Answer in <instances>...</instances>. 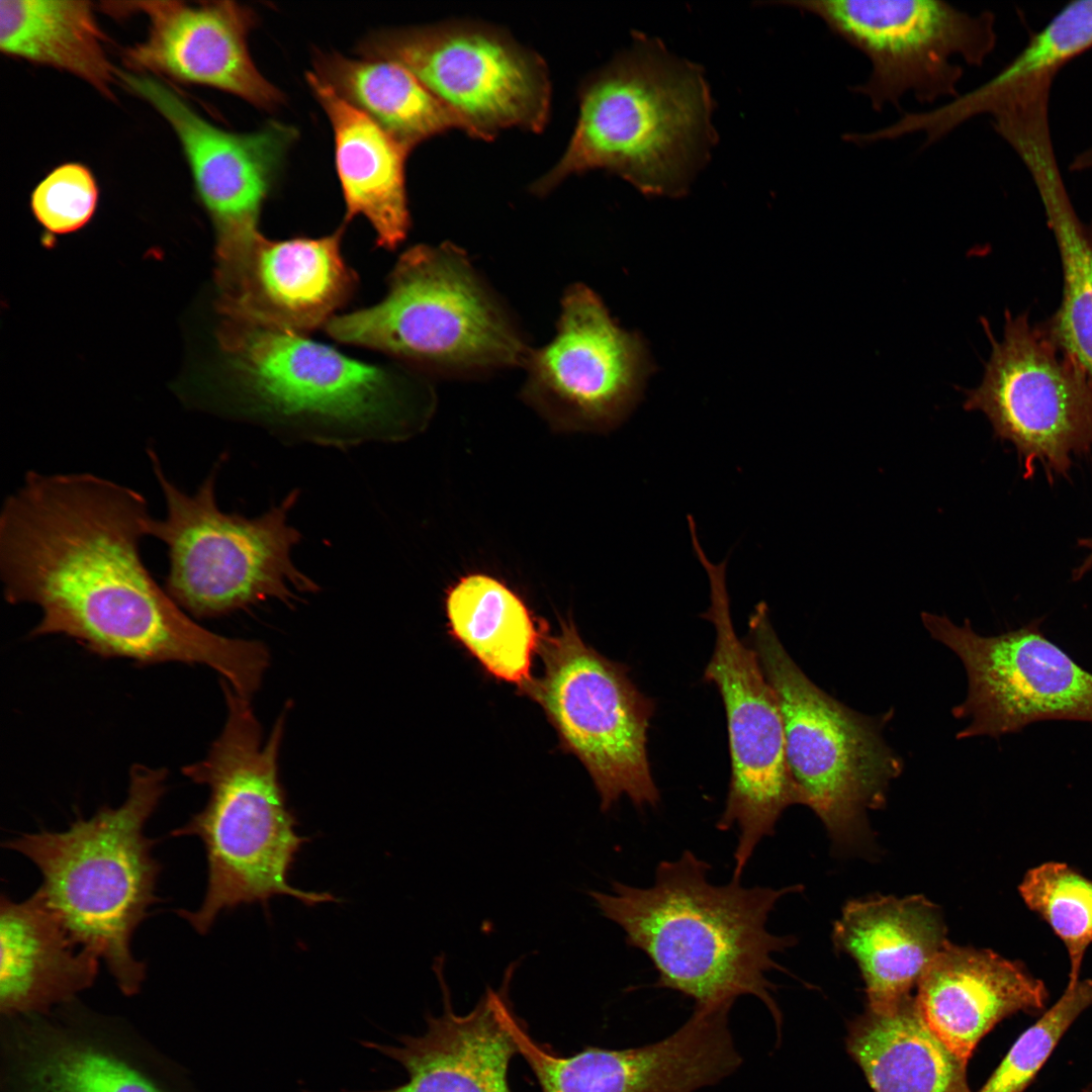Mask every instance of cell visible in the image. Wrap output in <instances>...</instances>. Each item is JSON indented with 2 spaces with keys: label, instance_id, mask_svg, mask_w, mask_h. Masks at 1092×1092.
Listing matches in <instances>:
<instances>
[{
  "label": "cell",
  "instance_id": "obj_1",
  "mask_svg": "<svg viewBox=\"0 0 1092 1092\" xmlns=\"http://www.w3.org/2000/svg\"><path fill=\"white\" fill-rule=\"evenodd\" d=\"M151 520L146 497L110 479L27 472L0 513L4 599L40 609L33 637L62 634L142 664H203L251 699L267 647L200 626L156 581L141 552Z\"/></svg>",
  "mask_w": 1092,
  "mask_h": 1092
},
{
  "label": "cell",
  "instance_id": "obj_2",
  "mask_svg": "<svg viewBox=\"0 0 1092 1092\" xmlns=\"http://www.w3.org/2000/svg\"><path fill=\"white\" fill-rule=\"evenodd\" d=\"M710 870L686 849L657 864L649 887L613 882L611 892L587 895L622 928L626 943L650 960L658 974L656 987L693 999L696 1008L732 1007L738 997L754 996L780 1029L782 1014L768 974L784 971L774 954L796 938L776 935L766 925L777 903L802 886L744 887L733 878L715 885Z\"/></svg>",
  "mask_w": 1092,
  "mask_h": 1092
},
{
  "label": "cell",
  "instance_id": "obj_3",
  "mask_svg": "<svg viewBox=\"0 0 1092 1092\" xmlns=\"http://www.w3.org/2000/svg\"><path fill=\"white\" fill-rule=\"evenodd\" d=\"M226 719L206 756L182 768L193 783L208 788L203 809L174 836H196L203 843L207 886L196 910H179L200 934L207 933L224 911L287 895L312 907L338 902L329 892L289 884L288 876L308 837L296 832L298 821L288 807L279 778V753L287 711L278 716L266 741L251 700L220 680Z\"/></svg>",
  "mask_w": 1092,
  "mask_h": 1092
},
{
  "label": "cell",
  "instance_id": "obj_4",
  "mask_svg": "<svg viewBox=\"0 0 1092 1092\" xmlns=\"http://www.w3.org/2000/svg\"><path fill=\"white\" fill-rule=\"evenodd\" d=\"M703 68L636 33L630 49L592 74L555 166L532 185L545 195L566 177L604 169L647 196L685 194L717 136Z\"/></svg>",
  "mask_w": 1092,
  "mask_h": 1092
},
{
  "label": "cell",
  "instance_id": "obj_5",
  "mask_svg": "<svg viewBox=\"0 0 1092 1092\" xmlns=\"http://www.w3.org/2000/svg\"><path fill=\"white\" fill-rule=\"evenodd\" d=\"M242 390L241 414L276 436L350 448L421 428L432 391L303 335L225 318L219 333Z\"/></svg>",
  "mask_w": 1092,
  "mask_h": 1092
},
{
  "label": "cell",
  "instance_id": "obj_6",
  "mask_svg": "<svg viewBox=\"0 0 1092 1092\" xmlns=\"http://www.w3.org/2000/svg\"><path fill=\"white\" fill-rule=\"evenodd\" d=\"M167 769L134 764L125 800L77 818L66 830L24 833L4 843L38 869L36 890L72 939L95 952L120 992L136 995L147 967L131 939L156 894L161 866L145 828L166 792Z\"/></svg>",
  "mask_w": 1092,
  "mask_h": 1092
},
{
  "label": "cell",
  "instance_id": "obj_7",
  "mask_svg": "<svg viewBox=\"0 0 1092 1092\" xmlns=\"http://www.w3.org/2000/svg\"><path fill=\"white\" fill-rule=\"evenodd\" d=\"M326 331L339 342L451 375L524 365L531 351L466 254L447 243L408 249L382 300L334 316Z\"/></svg>",
  "mask_w": 1092,
  "mask_h": 1092
},
{
  "label": "cell",
  "instance_id": "obj_8",
  "mask_svg": "<svg viewBox=\"0 0 1092 1092\" xmlns=\"http://www.w3.org/2000/svg\"><path fill=\"white\" fill-rule=\"evenodd\" d=\"M748 629L779 702L800 804L817 815L835 846L867 848V811L883 807L890 783L903 768L882 735L888 718L853 711L818 688L783 646L765 603L754 607Z\"/></svg>",
  "mask_w": 1092,
  "mask_h": 1092
},
{
  "label": "cell",
  "instance_id": "obj_9",
  "mask_svg": "<svg viewBox=\"0 0 1092 1092\" xmlns=\"http://www.w3.org/2000/svg\"><path fill=\"white\" fill-rule=\"evenodd\" d=\"M148 453L166 504L149 536L165 544V588L190 617L218 618L270 599L293 606L300 595L317 592L291 556L301 534L287 517L298 490L254 518L226 513L215 494L220 462L188 493L167 477L155 450Z\"/></svg>",
  "mask_w": 1092,
  "mask_h": 1092
},
{
  "label": "cell",
  "instance_id": "obj_10",
  "mask_svg": "<svg viewBox=\"0 0 1092 1092\" xmlns=\"http://www.w3.org/2000/svg\"><path fill=\"white\" fill-rule=\"evenodd\" d=\"M541 677L523 692L538 703L565 750L588 771L609 811L622 796L637 808L656 807L659 791L647 752V732L654 712L628 668L585 644L571 621L557 634L541 638Z\"/></svg>",
  "mask_w": 1092,
  "mask_h": 1092
},
{
  "label": "cell",
  "instance_id": "obj_11",
  "mask_svg": "<svg viewBox=\"0 0 1092 1092\" xmlns=\"http://www.w3.org/2000/svg\"><path fill=\"white\" fill-rule=\"evenodd\" d=\"M818 17L870 63L849 89L877 112L961 94L964 66L980 67L997 44L996 16L940 0H805L783 2Z\"/></svg>",
  "mask_w": 1092,
  "mask_h": 1092
},
{
  "label": "cell",
  "instance_id": "obj_12",
  "mask_svg": "<svg viewBox=\"0 0 1092 1092\" xmlns=\"http://www.w3.org/2000/svg\"><path fill=\"white\" fill-rule=\"evenodd\" d=\"M693 547L710 579L711 605L703 617L716 630L704 679L716 687L723 702L731 763L725 808L716 827L738 829L732 878L740 880L757 845L775 833L783 812L800 799L787 762L777 696L755 650L733 627L726 560L714 564L699 542Z\"/></svg>",
  "mask_w": 1092,
  "mask_h": 1092
},
{
  "label": "cell",
  "instance_id": "obj_13",
  "mask_svg": "<svg viewBox=\"0 0 1092 1092\" xmlns=\"http://www.w3.org/2000/svg\"><path fill=\"white\" fill-rule=\"evenodd\" d=\"M359 52L408 70L466 122L472 138L489 140L512 127L538 132L548 121L545 63L492 26L451 21L389 29L371 34Z\"/></svg>",
  "mask_w": 1092,
  "mask_h": 1092
},
{
  "label": "cell",
  "instance_id": "obj_14",
  "mask_svg": "<svg viewBox=\"0 0 1092 1092\" xmlns=\"http://www.w3.org/2000/svg\"><path fill=\"white\" fill-rule=\"evenodd\" d=\"M992 345L980 385L962 389L966 411L982 412L995 436L1011 442L1029 477L1066 475L1075 454L1092 446V377L1055 341L1045 325L1006 311L1003 338Z\"/></svg>",
  "mask_w": 1092,
  "mask_h": 1092
},
{
  "label": "cell",
  "instance_id": "obj_15",
  "mask_svg": "<svg viewBox=\"0 0 1092 1092\" xmlns=\"http://www.w3.org/2000/svg\"><path fill=\"white\" fill-rule=\"evenodd\" d=\"M0 1092H195L186 1069L125 1018L77 998L1 1016Z\"/></svg>",
  "mask_w": 1092,
  "mask_h": 1092
},
{
  "label": "cell",
  "instance_id": "obj_16",
  "mask_svg": "<svg viewBox=\"0 0 1092 1092\" xmlns=\"http://www.w3.org/2000/svg\"><path fill=\"white\" fill-rule=\"evenodd\" d=\"M931 637L962 660L966 700L954 707L970 723L957 737H999L1046 720L1092 722V673L1050 641L1038 624L996 636L976 633L947 617L922 613Z\"/></svg>",
  "mask_w": 1092,
  "mask_h": 1092
},
{
  "label": "cell",
  "instance_id": "obj_17",
  "mask_svg": "<svg viewBox=\"0 0 1092 1092\" xmlns=\"http://www.w3.org/2000/svg\"><path fill=\"white\" fill-rule=\"evenodd\" d=\"M524 366L529 402L559 425L598 431L630 413L647 371L640 340L620 329L582 284L566 290L555 336L531 350Z\"/></svg>",
  "mask_w": 1092,
  "mask_h": 1092
},
{
  "label": "cell",
  "instance_id": "obj_18",
  "mask_svg": "<svg viewBox=\"0 0 1092 1092\" xmlns=\"http://www.w3.org/2000/svg\"><path fill=\"white\" fill-rule=\"evenodd\" d=\"M730 1007L695 1008L666 1037L636 1048L585 1046L563 1057L534 1039L505 1007V1018L541 1092H695L733 1074L742 1058L729 1027Z\"/></svg>",
  "mask_w": 1092,
  "mask_h": 1092
},
{
  "label": "cell",
  "instance_id": "obj_19",
  "mask_svg": "<svg viewBox=\"0 0 1092 1092\" xmlns=\"http://www.w3.org/2000/svg\"><path fill=\"white\" fill-rule=\"evenodd\" d=\"M118 77L176 133L195 192L214 224L216 246L260 233L263 204L279 178L296 130L278 121L250 132L226 130L205 119L170 85L154 76L119 73Z\"/></svg>",
  "mask_w": 1092,
  "mask_h": 1092
},
{
  "label": "cell",
  "instance_id": "obj_20",
  "mask_svg": "<svg viewBox=\"0 0 1092 1092\" xmlns=\"http://www.w3.org/2000/svg\"><path fill=\"white\" fill-rule=\"evenodd\" d=\"M343 229L317 238L261 235L216 247L219 309L230 320L304 335L334 317L357 275L341 253Z\"/></svg>",
  "mask_w": 1092,
  "mask_h": 1092
},
{
  "label": "cell",
  "instance_id": "obj_21",
  "mask_svg": "<svg viewBox=\"0 0 1092 1092\" xmlns=\"http://www.w3.org/2000/svg\"><path fill=\"white\" fill-rule=\"evenodd\" d=\"M112 14L143 12L149 21L144 41L125 50L126 66L138 74L208 86L252 105L273 110L283 94L256 68L248 34L256 15L234 1L109 2Z\"/></svg>",
  "mask_w": 1092,
  "mask_h": 1092
},
{
  "label": "cell",
  "instance_id": "obj_22",
  "mask_svg": "<svg viewBox=\"0 0 1092 1092\" xmlns=\"http://www.w3.org/2000/svg\"><path fill=\"white\" fill-rule=\"evenodd\" d=\"M521 960L508 966L498 989L487 987L474 1008L460 1015L453 1009L445 980V956H437L433 971L442 991L443 1012L428 1013L425 1032L401 1035L397 1044L363 1042L398 1063L407 1081L365 1092H512L508 1073L518 1048L505 1007Z\"/></svg>",
  "mask_w": 1092,
  "mask_h": 1092
},
{
  "label": "cell",
  "instance_id": "obj_23",
  "mask_svg": "<svg viewBox=\"0 0 1092 1092\" xmlns=\"http://www.w3.org/2000/svg\"><path fill=\"white\" fill-rule=\"evenodd\" d=\"M915 1003L934 1035L962 1062L1006 1016L1044 1007V984L1023 966L990 949L949 942L918 983Z\"/></svg>",
  "mask_w": 1092,
  "mask_h": 1092
},
{
  "label": "cell",
  "instance_id": "obj_24",
  "mask_svg": "<svg viewBox=\"0 0 1092 1092\" xmlns=\"http://www.w3.org/2000/svg\"><path fill=\"white\" fill-rule=\"evenodd\" d=\"M835 948L857 964L872 1011L910 996L948 942L937 905L923 896H874L848 901L833 927Z\"/></svg>",
  "mask_w": 1092,
  "mask_h": 1092
},
{
  "label": "cell",
  "instance_id": "obj_25",
  "mask_svg": "<svg viewBox=\"0 0 1092 1092\" xmlns=\"http://www.w3.org/2000/svg\"><path fill=\"white\" fill-rule=\"evenodd\" d=\"M0 1014L47 1013L78 998L98 974L100 959L76 943L35 891L0 903Z\"/></svg>",
  "mask_w": 1092,
  "mask_h": 1092
},
{
  "label": "cell",
  "instance_id": "obj_26",
  "mask_svg": "<svg viewBox=\"0 0 1092 1092\" xmlns=\"http://www.w3.org/2000/svg\"><path fill=\"white\" fill-rule=\"evenodd\" d=\"M306 79L333 128L346 218L363 215L373 226L377 244L395 249L411 224L405 191V160L411 150L314 72L307 73Z\"/></svg>",
  "mask_w": 1092,
  "mask_h": 1092
},
{
  "label": "cell",
  "instance_id": "obj_27",
  "mask_svg": "<svg viewBox=\"0 0 1092 1092\" xmlns=\"http://www.w3.org/2000/svg\"><path fill=\"white\" fill-rule=\"evenodd\" d=\"M1015 154L1037 190L1061 256L1062 300L1044 325L1092 377V225L1084 223L1074 209L1050 133L1025 135Z\"/></svg>",
  "mask_w": 1092,
  "mask_h": 1092
},
{
  "label": "cell",
  "instance_id": "obj_28",
  "mask_svg": "<svg viewBox=\"0 0 1092 1092\" xmlns=\"http://www.w3.org/2000/svg\"><path fill=\"white\" fill-rule=\"evenodd\" d=\"M1092 49V0L1066 4L993 77L941 105L907 112L905 135L922 134V149L940 142L966 122L989 115L1009 96L1032 82L1055 79L1071 60Z\"/></svg>",
  "mask_w": 1092,
  "mask_h": 1092
},
{
  "label": "cell",
  "instance_id": "obj_29",
  "mask_svg": "<svg viewBox=\"0 0 1092 1092\" xmlns=\"http://www.w3.org/2000/svg\"><path fill=\"white\" fill-rule=\"evenodd\" d=\"M846 1043L875 1092H970L967 1064L928 1028L911 996L888 1011L868 1009Z\"/></svg>",
  "mask_w": 1092,
  "mask_h": 1092
},
{
  "label": "cell",
  "instance_id": "obj_30",
  "mask_svg": "<svg viewBox=\"0 0 1092 1092\" xmlns=\"http://www.w3.org/2000/svg\"><path fill=\"white\" fill-rule=\"evenodd\" d=\"M451 636L493 677L525 690L544 634L524 600L500 579L474 572L447 590Z\"/></svg>",
  "mask_w": 1092,
  "mask_h": 1092
},
{
  "label": "cell",
  "instance_id": "obj_31",
  "mask_svg": "<svg viewBox=\"0 0 1092 1092\" xmlns=\"http://www.w3.org/2000/svg\"><path fill=\"white\" fill-rule=\"evenodd\" d=\"M89 1L0 2V50L33 64L71 73L109 97L118 76Z\"/></svg>",
  "mask_w": 1092,
  "mask_h": 1092
},
{
  "label": "cell",
  "instance_id": "obj_32",
  "mask_svg": "<svg viewBox=\"0 0 1092 1092\" xmlns=\"http://www.w3.org/2000/svg\"><path fill=\"white\" fill-rule=\"evenodd\" d=\"M314 73L411 151L450 129L470 135L466 122L397 63L324 54Z\"/></svg>",
  "mask_w": 1092,
  "mask_h": 1092
},
{
  "label": "cell",
  "instance_id": "obj_33",
  "mask_svg": "<svg viewBox=\"0 0 1092 1092\" xmlns=\"http://www.w3.org/2000/svg\"><path fill=\"white\" fill-rule=\"evenodd\" d=\"M1019 893L1065 943L1071 963L1068 984L1076 983L1092 942V881L1066 863L1049 861L1026 873Z\"/></svg>",
  "mask_w": 1092,
  "mask_h": 1092
},
{
  "label": "cell",
  "instance_id": "obj_34",
  "mask_svg": "<svg viewBox=\"0 0 1092 1092\" xmlns=\"http://www.w3.org/2000/svg\"><path fill=\"white\" fill-rule=\"evenodd\" d=\"M1091 1006V979L1068 984L1057 1003L1019 1036L979 1092H1022L1064 1032Z\"/></svg>",
  "mask_w": 1092,
  "mask_h": 1092
},
{
  "label": "cell",
  "instance_id": "obj_35",
  "mask_svg": "<svg viewBox=\"0 0 1092 1092\" xmlns=\"http://www.w3.org/2000/svg\"><path fill=\"white\" fill-rule=\"evenodd\" d=\"M99 190L88 167L66 163L53 169L33 189L30 206L36 220L50 233L70 234L93 216Z\"/></svg>",
  "mask_w": 1092,
  "mask_h": 1092
},
{
  "label": "cell",
  "instance_id": "obj_36",
  "mask_svg": "<svg viewBox=\"0 0 1092 1092\" xmlns=\"http://www.w3.org/2000/svg\"><path fill=\"white\" fill-rule=\"evenodd\" d=\"M1069 169L1072 172L1092 171V142L1073 157Z\"/></svg>",
  "mask_w": 1092,
  "mask_h": 1092
},
{
  "label": "cell",
  "instance_id": "obj_37",
  "mask_svg": "<svg viewBox=\"0 0 1092 1092\" xmlns=\"http://www.w3.org/2000/svg\"><path fill=\"white\" fill-rule=\"evenodd\" d=\"M1080 545L1089 550L1085 561L1076 570L1075 575L1081 576L1092 566V538L1083 539L1080 541Z\"/></svg>",
  "mask_w": 1092,
  "mask_h": 1092
},
{
  "label": "cell",
  "instance_id": "obj_38",
  "mask_svg": "<svg viewBox=\"0 0 1092 1092\" xmlns=\"http://www.w3.org/2000/svg\"><path fill=\"white\" fill-rule=\"evenodd\" d=\"M1085 1092H1092V1087L1089 1090H1086Z\"/></svg>",
  "mask_w": 1092,
  "mask_h": 1092
}]
</instances>
